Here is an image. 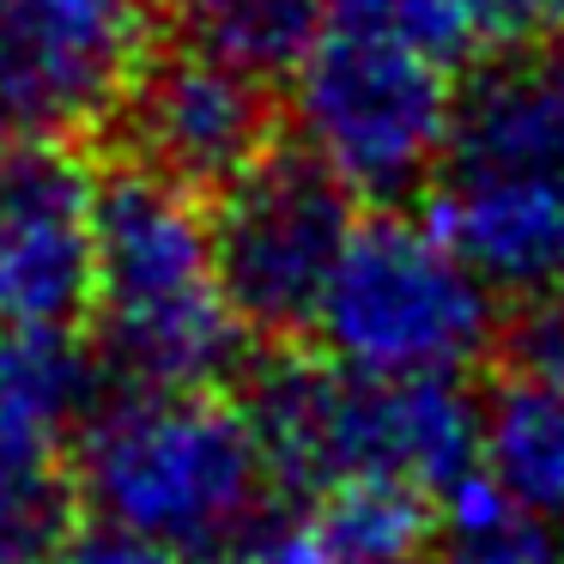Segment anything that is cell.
<instances>
[{
  "mask_svg": "<svg viewBox=\"0 0 564 564\" xmlns=\"http://www.w3.org/2000/svg\"><path fill=\"white\" fill-rule=\"evenodd\" d=\"M334 370L365 382H462L498 340V292L431 219H358L316 328Z\"/></svg>",
  "mask_w": 564,
  "mask_h": 564,
  "instance_id": "8992f818",
  "label": "cell"
},
{
  "mask_svg": "<svg viewBox=\"0 0 564 564\" xmlns=\"http://www.w3.org/2000/svg\"><path fill=\"white\" fill-rule=\"evenodd\" d=\"M437 13L462 50H491V62L558 50L564 31V0H437Z\"/></svg>",
  "mask_w": 564,
  "mask_h": 564,
  "instance_id": "2e32d148",
  "label": "cell"
},
{
  "mask_svg": "<svg viewBox=\"0 0 564 564\" xmlns=\"http://www.w3.org/2000/svg\"><path fill=\"white\" fill-rule=\"evenodd\" d=\"M98 188L74 147H0V334H74L91 310Z\"/></svg>",
  "mask_w": 564,
  "mask_h": 564,
  "instance_id": "30bf717a",
  "label": "cell"
},
{
  "mask_svg": "<svg viewBox=\"0 0 564 564\" xmlns=\"http://www.w3.org/2000/svg\"><path fill=\"white\" fill-rule=\"evenodd\" d=\"M358 200L334 188L304 152H268L213 207L219 280L249 340H297L358 231Z\"/></svg>",
  "mask_w": 564,
  "mask_h": 564,
  "instance_id": "52a82bcc",
  "label": "cell"
},
{
  "mask_svg": "<svg viewBox=\"0 0 564 564\" xmlns=\"http://www.w3.org/2000/svg\"><path fill=\"white\" fill-rule=\"evenodd\" d=\"M200 564H243V558H200Z\"/></svg>",
  "mask_w": 564,
  "mask_h": 564,
  "instance_id": "ac0fdd59",
  "label": "cell"
},
{
  "mask_svg": "<svg viewBox=\"0 0 564 564\" xmlns=\"http://www.w3.org/2000/svg\"><path fill=\"white\" fill-rule=\"evenodd\" d=\"M455 55L437 0H334L328 31L292 74L297 152L382 213L431 188L462 104Z\"/></svg>",
  "mask_w": 564,
  "mask_h": 564,
  "instance_id": "6da1fadb",
  "label": "cell"
},
{
  "mask_svg": "<svg viewBox=\"0 0 564 564\" xmlns=\"http://www.w3.org/2000/svg\"><path fill=\"white\" fill-rule=\"evenodd\" d=\"M55 564H183V558H171V552H152V546L122 540V534H104V528H98V534H86V540H67Z\"/></svg>",
  "mask_w": 564,
  "mask_h": 564,
  "instance_id": "e0dca14e",
  "label": "cell"
},
{
  "mask_svg": "<svg viewBox=\"0 0 564 564\" xmlns=\"http://www.w3.org/2000/svg\"><path fill=\"white\" fill-rule=\"evenodd\" d=\"M443 503L389 479H346L316 491L304 528L322 564H431Z\"/></svg>",
  "mask_w": 564,
  "mask_h": 564,
  "instance_id": "4fadbf2b",
  "label": "cell"
},
{
  "mask_svg": "<svg viewBox=\"0 0 564 564\" xmlns=\"http://www.w3.org/2000/svg\"><path fill=\"white\" fill-rule=\"evenodd\" d=\"M91 316L104 358H116L134 389L219 394V382L237 377L249 328L225 297L200 195L134 164L104 171Z\"/></svg>",
  "mask_w": 564,
  "mask_h": 564,
  "instance_id": "3957f363",
  "label": "cell"
},
{
  "mask_svg": "<svg viewBox=\"0 0 564 564\" xmlns=\"http://www.w3.org/2000/svg\"><path fill=\"white\" fill-rule=\"evenodd\" d=\"M98 413V370L79 334H0V437L67 449Z\"/></svg>",
  "mask_w": 564,
  "mask_h": 564,
  "instance_id": "7c38bea8",
  "label": "cell"
},
{
  "mask_svg": "<svg viewBox=\"0 0 564 564\" xmlns=\"http://www.w3.org/2000/svg\"><path fill=\"white\" fill-rule=\"evenodd\" d=\"M334 0H176L183 43L249 79L297 74L316 37L328 31Z\"/></svg>",
  "mask_w": 564,
  "mask_h": 564,
  "instance_id": "5bb4252c",
  "label": "cell"
},
{
  "mask_svg": "<svg viewBox=\"0 0 564 564\" xmlns=\"http://www.w3.org/2000/svg\"><path fill=\"white\" fill-rule=\"evenodd\" d=\"M273 486L389 479L449 503L479 474V406L462 382H365L328 358H280L243 401Z\"/></svg>",
  "mask_w": 564,
  "mask_h": 564,
  "instance_id": "5b68a950",
  "label": "cell"
},
{
  "mask_svg": "<svg viewBox=\"0 0 564 564\" xmlns=\"http://www.w3.org/2000/svg\"><path fill=\"white\" fill-rule=\"evenodd\" d=\"M67 467L74 498L104 522V534L140 540L183 564L249 540L273 486L243 406L176 389H128L98 401Z\"/></svg>",
  "mask_w": 564,
  "mask_h": 564,
  "instance_id": "7a4b0ae2",
  "label": "cell"
},
{
  "mask_svg": "<svg viewBox=\"0 0 564 564\" xmlns=\"http://www.w3.org/2000/svg\"><path fill=\"white\" fill-rule=\"evenodd\" d=\"M431 225L491 292H564V50L498 55L462 86Z\"/></svg>",
  "mask_w": 564,
  "mask_h": 564,
  "instance_id": "277c9868",
  "label": "cell"
},
{
  "mask_svg": "<svg viewBox=\"0 0 564 564\" xmlns=\"http://www.w3.org/2000/svg\"><path fill=\"white\" fill-rule=\"evenodd\" d=\"M147 0H0V147H67L147 62Z\"/></svg>",
  "mask_w": 564,
  "mask_h": 564,
  "instance_id": "ba28073f",
  "label": "cell"
},
{
  "mask_svg": "<svg viewBox=\"0 0 564 564\" xmlns=\"http://www.w3.org/2000/svg\"><path fill=\"white\" fill-rule=\"evenodd\" d=\"M449 540L431 552V564H564V546L540 522L516 516L491 491L486 474H474L449 503H443Z\"/></svg>",
  "mask_w": 564,
  "mask_h": 564,
  "instance_id": "9a60e30c",
  "label": "cell"
},
{
  "mask_svg": "<svg viewBox=\"0 0 564 564\" xmlns=\"http://www.w3.org/2000/svg\"><path fill=\"white\" fill-rule=\"evenodd\" d=\"M479 474L516 516L564 528V310L528 316L516 365L479 406Z\"/></svg>",
  "mask_w": 564,
  "mask_h": 564,
  "instance_id": "8fae6325",
  "label": "cell"
},
{
  "mask_svg": "<svg viewBox=\"0 0 564 564\" xmlns=\"http://www.w3.org/2000/svg\"><path fill=\"white\" fill-rule=\"evenodd\" d=\"M116 128L134 171H152L188 195H225L273 152L268 86L188 43L147 50L116 104Z\"/></svg>",
  "mask_w": 564,
  "mask_h": 564,
  "instance_id": "9c48e42d",
  "label": "cell"
}]
</instances>
